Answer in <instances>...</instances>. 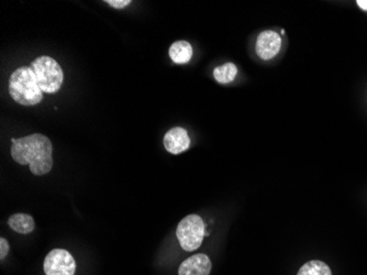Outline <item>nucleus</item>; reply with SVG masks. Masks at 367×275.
<instances>
[{"label":"nucleus","mask_w":367,"mask_h":275,"mask_svg":"<svg viewBox=\"0 0 367 275\" xmlns=\"http://www.w3.org/2000/svg\"><path fill=\"white\" fill-rule=\"evenodd\" d=\"M11 157L18 164H29L34 175L49 173L53 168L52 143L47 135L33 133L19 139H11Z\"/></svg>","instance_id":"1"},{"label":"nucleus","mask_w":367,"mask_h":275,"mask_svg":"<svg viewBox=\"0 0 367 275\" xmlns=\"http://www.w3.org/2000/svg\"><path fill=\"white\" fill-rule=\"evenodd\" d=\"M9 94L14 102L23 106H34L42 102L43 91L32 67L21 66L11 74Z\"/></svg>","instance_id":"2"},{"label":"nucleus","mask_w":367,"mask_h":275,"mask_svg":"<svg viewBox=\"0 0 367 275\" xmlns=\"http://www.w3.org/2000/svg\"><path fill=\"white\" fill-rule=\"evenodd\" d=\"M31 65L42 91L54 94L60 89L63 84V69L54 58L43 55L33 60Z\"/></svg>","instance_id":"3"},{"label":"nucleus","mask_w":367,"mask_h":275,"mask_svg":"<svg viewBox=\"0 0 367 275\" xmlns=\"http://www.w3.org/2000/svg\"><path fill=\"white\" fill-rule=\"evenodd\" d=\"M179 245L185 251L197 250L205 236V223L198 214H188L184 218L176 229Z\"/></svg>","instance_id":"4"},{"label":"nucleus","mask_w":367,"mask_h":275,"mask_svg":"<svg viewBox=\"0 0 367 275\" xmlns=\"http://www.w3.org/2000/svg\"><path fill=\"white\" fill-rule=\"evenodd\" d=\"M43 269L45 275H74L76 263L69 251L54 249L44 260Z\"/></svg>","instance_id":"5"},{"label":"nucleus","mask_w":367,"mask_h":275,"mask_svg":"<svg viewBox=\"0 0 367 275\" xmlns=\"http://www.w3.org/2000/svg\"><path fill=\"white\" fill-rule=\"evenodd\" d=\"M282 47V38L275 31L266 30L260 33L255 44V50L262 60H269L276 56Z\"/></svg>","instance_id":"6"},{"label":"nucleus","mask_w":367,"mask_h":275,"mask_svg":"<svg viewBox=\"0 0 367 275\" xmlns=\"http://www.w3.org/2000/svg\"><path fill=\"white\" fill-rule=\"evenodd\" d=\"M211 261L209 256L199 253L186 258L179 269V275H209L211 272Z\"/></svg>","instance_id":"7"},{"label":"nucleus","mask_w":367,"mask_h":275,"mask_svg":"<svg viewBox=\"0 0 367 275\" xmlns=\"http://www.w3.org/2000/svg\"><path fill=\"white\" fill-rule=\"evenodd\" d=\"M164 146L170 153L179 154L188 150L190 139L186 130L175 126L164 135Z\"/></svg>","instance_id":"8"},{"label":"nucleus","mask_w":367,"mask_h":275,"mask_svg":"<svg viewBox=\"0 0 367 275\" xmlns=\"http://www.w3.org/2000/svg\"><path fill=\"white\" fill-rule=\"evenodd\" d=\"M192 47L187 41H177L170 47V58L174 63L186 64L192 60Z\"/></svg>","instance_id":"9"},{"label":"nucleus","mask_w":367,"mask_h":275,"mask_svg":"<svg viewBox=\"0 0 367 275\" xmlns=\"http://www.w3.org/2000/svg\"><path fill=\"white\" fill-rule=\"evenodd\" d=\"M8 225L18 234H27L34 229V220L27 214H14L8 219Z\"/></svg>","instance_id":"10"},{"label":"nucleus","mask_w":367,"mask_h":275,"mask_svg":"<svg viewBox=\"0 0 367 275\" xmlns=\"http://www.w3.org/2000/svg\"><path fill=\"white\" fill-rule=\"evenodd\" d=\"M238 74V69L233 63H225L216 66L214 71V80L220 84H229L233 82Z\"/></svg>","instance_id":"11"},{"label":"nucleus","mask_w":367,"mask_h":275,"mask_svg":"<svg viewBox=\"0 0 367 275\" xmlns=\"http://www.w3.org/2000/svg\"><path fill=\"white\" fill-rule=\"evenodd\" d=\"M297 275H332L328 264L320 260H313L304 264Z\"/></svg>","instance_id":"12"},{"label":"nucleus","mask_w":367,"mask_h":275,"mask_svg":"<svg viewBox=\"0 0 367 275\" xmlns=\"http://www.w3.org/2000/svg\"><path fill=\"white\" fill-rule=\"evenodd\" d=\"M106 3H109L113 8L122 9L129 6L131 1L130 0H106Z\"/></svg>","instance_id":"13"},{"label":"nucleus","mask_w":367,"mask_h":275,"mask_svg":"<svg viewBox=\"0 0 367 275\" xmlns=\"http://www.w3.org/2000/svg\"><path fill=\"white\" fill-rule=\"evenodd\" d=\"M9 252V243L7 240L3 239V238H1L0 239V260L3 261V258L7 256V254H8Z\"/></svg>","instance_id":"14"},{"label":"nucleus","mask_w":367,"mask_h":275,"mask_svg":"<svg viewBox=\"0 0 367 275\" xmlns=\"http://www.w3.org/2000/svg\"><path fill=\"white\" fill-rule=\"evenodd\" d=\"M357 6L363 10H367V0H357Z\"/></svg>","instance_id":"15"}]
</instances>
